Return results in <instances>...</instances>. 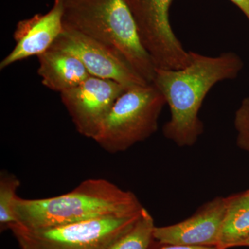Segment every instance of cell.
I'll list each match as a JSON object with an SVG mask.
<instances>
[{
  "label": "cell",
  "mask_w": 249,
  "mask_h": 249,
  "mask_svg": "<svg viewBox=\"0 0 249 249\" xmlns=\"http://www.w3.org/2000/svg\"><path fill=\"white\" fill-rule=\"evenodd\" d=\"M244 67L240 55L228 52L215 55L191 52L189 63L178 70L156 69L154 85L170 111L163 134L179 147H191L204 132L199 113L205 98L217 83L235 79Z\"/></svg>",
  "instance_id": "1"
},
{
  "label": "cell",
  "mask_w": 249,
  "mask_h": 249,
  "mask_svg": "<svg viewBox=\"0 0 249 249\" xmlns=\"http://www.w3.org/2000/svg\"><path fill=\"white\" fill-rule=\"evenodd\" d=\"M143 208L132 192L104 178H89L60 196L33 199L18 196L16 227L49 229L98 218L133 215Z\"/></svg>",
  "instance_id": "2"
},
{
  "label": "cell",
  "mask_w": 249,
  "mask_h": 249,
  "mask_svg": "<svg viewBox=\"0 0 249 249\" xmlns=\"http://www.w3.org/2000/svg\"><path fill=\"white\" fill-rule=\"evenodd\" d=\"M64 29L100 41L118 52L145 81L152 83L156 67L142 46L126 0H60Z\"/></svg>",
  "instance_id": "3"
},
{
  "label": "cell",
  "mask_w": 249,
  "mask_h": 249,
  "mask_svg": "<svg viewBox=\"0 0 249 249\" xmlns=\"http://www.w3.org/2000/svg\"><path fill=\"white\" fill-rule=\"evenodd\" d=\"M165 105L153 83L128 88L113 105L93 141L109 153L126 151L157 132Z\"/></svg>",
  "instance_id": "4"
},
{
  "label": "cell",
  "mask_w": 249,
  "mask_h": 249,
  "mask_svg": "<svg viewBox=\"0 0 249 249\" xmlns=\"http://www.w3.org/2000/svg\"><path fill=\"white\" fill-rule=\"evenodd\" d=\"M142 211L133 215L98 218L49 229L14 227L11 231L20 249H108L132 227Z\"/></svg>",
  "instance_id": "5"
},
{
  "label": "cell",
  "mask_w": 249,
  "mask_h": 249,
  "mask_svg": "<svg viewBox=\"0 0 249 249\" xmlns=\"http://www.w3.org/2000/svg\"><path fill=\"white\" fill-rule=\"evenodd\" d=\"M142 46L156 69L178 70L191 60L172 29L170 9L173 0H126Z\"/></svg>",
  "instance_id": "6"
},
{
  "label": "cell",
  "mask_w": 249,
  "mask_h": 249,
  "mask_svg": "<svg viewBox=\"0 0 249 249\" xmlns=\"http://www.w3.org/2000/svg\"><path fill=\"white\" fill-rule=\"evenodd\" d=\"M129 88L113 80L90 76L60 93L78 133L93 139L117 98Z\"/></svg>",
  "instance_id": "7"
},
{
  "label": "cell",
  "mask_w": 249,
  "mask_h": 249,
  "mask_svg": "<svg viewBox=\"0 0 249 249\" xmlns=\"http://www.w3.org/2000/svg\"><path fill=\"white\" fill-rule=\"evenodd\" d=\"M52 48L76 57L91 76L113 80L129 88L149 83L114 49L77 31L64 29Z\"/></svg>",
  "instance_id": "8"
},
{
  "label": "cell",
  "mask_w": 249,
  "mask_h": 249,
  "mask_svg": "<svg viewBox=\"0 0 249 249\" xmlns=\"http://www.w3.org/2000/svg\"><path fill=\"white\" fill-rule=\"evenodd\" d=\"M226 206V198H214L182 222L167 227H156L155 240L164 245L219 247Z\"/></svg>",
  "instance_id": "9"
},
{
  "label": "cell",
  "mask_w": 249,
  "mask_h": 249,
  "mask_svg": "<svg viewBox=\"0 0 249 249\" xmlns=\"http://www.w3.org/2000/svg\"><path fill=\"white\" fill-rule=\"evenodd\" d=\"M63 30L62 4L60 0H54L48 12L18 22L14 33L16 46L0 62V70L45 53L52 48Z\"/></svg>",
  "instance_id": "10"
},
{
  "label": "cell",
  "mask_w": 249,
  "mask_h": 249,
  "mask_svg": "<svg viewBox=\"0 0 249 249\" xmlns=\"http://www.w3.org/2000/svg\"><path fill=\"white\" fill-rule=\"evenodd\" d=\"M37 73L44 86L61 93L78 86L91 76L83 63L65 52L51 48L37 56Z\"/></svg>",
  "instance_id": "11"
},
{
  "label": "cell",
  "mask_w": 249,
  "mask_h": 249,
  "mask_svg": "<svg viewBox=\"0 0 249 249\" xmlns=\"http://www.w3.org/2000/svg\"><path fill=\"white\" fill-rule=\"evenodd\" d=\"M219 247H239L249 237V190L228 196Z\"/></svg>",
  "instance_id": "12"
},
{
  "label": "cell",
  "mask_w": 249,
  "mask_h": 249,
  "mask_svg": "<svg viewBox=\"0 0 249 249\" xmlns=\"http://www.w3.org/2000/svg\"><path fill=\"white\" fill-rule=\"evenodd\" d=\"M155 222L151 214L143 208L132 227L108 249H148L155 240Z\"/></svg>",
  "instance_id": "13"
},
{
  "label": "cell",
  "mask_w": 249,
  "mask_h": 249,
  "mask_svg": "<svg viewBox=\"0 0 249 249\" xmlns=\"http://www.w3.org/2000/svg\"><path fill=\"white\" fill-rule=\"evenodd\" d=\"M19 178L9 172L0 173V231L11 230L18 224L15 212L17 191L20 186Z\"/></svg>",
  "instance_id": "14"
},
{
  "label": "cell",
  "mask_w": 249,
  "mask_h": 249,
  "mask_svg": "<svg viewBox=\"0 0 249 249\" xmlns=\"http://www.w3.org/2000/svg\"><path fill=\"white\" fill-rule=\"evenodd\" d=\"M234 125L237 132V145L249 152V97L245 98L236 111Z\"/></svg>",
  "instance_id": "15"
},
{
  "label": "cell",
  "mask_w": 249,
  "mask_h": 249,
  "mask_svg": "<svg viewBox=\"0 0 249 249\" xmlns=\"http://www.w3.org/2000/svg\"><path fill=\"white\" fill-rule=\"evenodd\" d=\"M159 249H221L218 247H196V246L165 245Z\"/></svg>",
  "instance_id": "16"
},
{
  "label": "cell",
  "mask_w": 249,
  "mask_h": 249,
  "mask_svg": "<svg viewBox=\"0 0 249 249\" xmlns=\"http://www.w3.org/2000/svg\"><path fill=\"white\" fill-rule=\"evenodd\" d=\"M245 15L249 20V0H230Z\"/></svg>",
  "instance_id": "17"
},
{
  "label": "cell",
  "mask_w": 249,
  "mask_h": 249,
  "mask_svg": "<svg viewBox=\"0 0 249 249\" xmlns=\"http://www.w3.org/2000/svg\"><path fill=\"white\" fill-rule=\"evenodd\" d=\"M239 247H249V237L248 238L246 239L244 242H242V243L240 244Z\"/></svg>",
  "instance_id": "18"
}]
</instances>
